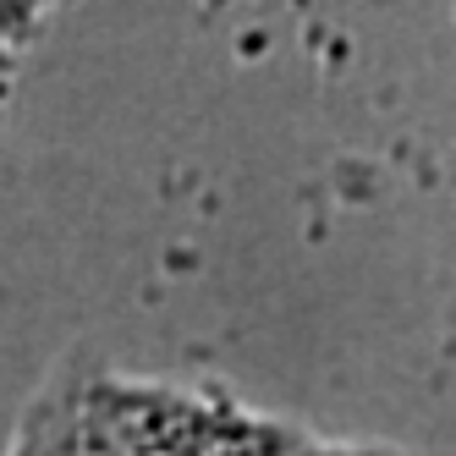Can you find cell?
Segmentation results:
<instances>
[{
	"instance_id": "6da1fadb",
	"label": "cell",
	"mask_w": 456,
	"mask_h": 456,
	"mask_svg": "<svg viewBox=\"0 0 456 456\" xmlns=\"http://www.w3.org/2000/svg\"><path fill=\"white\" fill-rule=\"evenodd\" d=\"M12 34H17L12 17L0 12V83H6V72H12Z\"/></svg>"
}]
</instances>
